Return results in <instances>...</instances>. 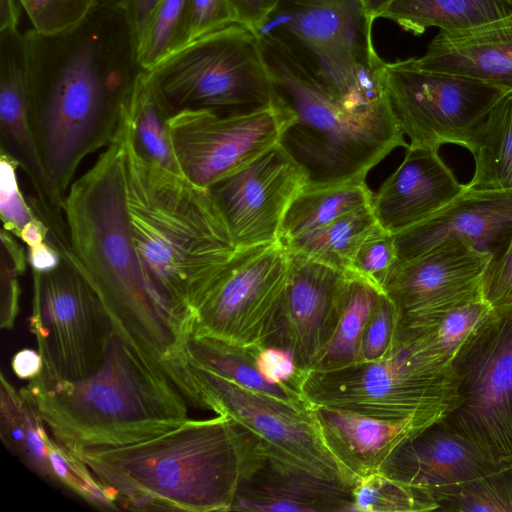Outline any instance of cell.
I'll return each instance as SVG.
<instances>
[{"label": "cell", "mask_w": 512, "mask_h": 512, "mask_svg": "<svg viewBox=\"0 0 512 512\" xmlns=\"http://www.w3.org/2000/svg\"><path fill=\"white\" fill-rule=\"evenodd\" d=\"M21 389L54 440L74 455L148 441L190 419L166 370L116 331L91 376L65 380L42 370Z\"/></svg>", "instance_id": "5b68a950"}, {"label": "cell", "mask_w": 512, "mask_h": 512, "mask_svg": "<svg viewBox=\"0 0 512 512\" xmlns=\"http://www.w3.org/2000/svg\"><path fill=\"white\" fill-rule=\"evenodd\" d=\"M372 194L365 179L324 187L306 186L288 206L278 241L284 245L346 213L371 205Z\"/></svg>", "instance_id": "f1b7e54d"}, {"label": "cell", "mask_w": 512, "mask_h": 512, "mask_svg": "<svg viewBox=\"0 0 512 512\" xmlns=\"http://www.w3.org/2000/svg\"><path fill=\"white\" fill-rule=\"evenodd\" d=\"M173 374L175 386L188 403L235 420L257 440L267 459L352 488L351 478L325 445L310 407L296 410L186 357L173 367Z\"/></svg>", "instance_id": "30bf717a"}, {"label": "cell", "mask_w": 512, "mask_h": 512, "mask_svg": "<svg viewBox=\"0 0 512 512\" xmlns=\"http://www.w3.org/2000/svg\"><path fill=\"white\" fill-rule=\"evenodd\" d=\"M64 214L70 257L115 331L168 372L184 359L191 326L155 290L136 250L126 203L122 121L113 141L70 186Z\"/></svg>", "instance_id": "7a4b0ae2"}, {"label": "cell", "mask_w": 512, "mask_h": 512, "mask_svg": "<svg viewBox=\"0 0 512 512\" xmlns=\"http://www.w3.org/2000/svg\"><path fill=\"white\" fill-rule=\"evenodd\" d=\"M405 150L401 164L371 200L377 223L393 235L422 222L465 187L437 149L408 145Z\"/></svg>", "instance_id": "7402d4cb"}, {"label": "cell", "mask_w": 512, "mask_h": 512, "mask_svg": "<svg viewBox=\"0 0 512 512\" xmlns=\"http://www.w3.org/2000/svg\"><path fill=\"white\" fill-rule=\"evenodd\" d=\"M0 142L32 188L27 201L51 235L65 236L64 201L52 186L38 152L29 113L28 62L24 33L0 31Z\"/></svg>", "instance_id": "ac0fdd59"}, {"label": "cell", "mask_w": 512, "mask_h": 512, "mask_svg": "<svg viewBox=\"0 0 512 512\" xmlns=\"http://www.w3.org/2000/svg\"><path fill=\"white\" fill-rule=\"evenodd\" d=\"M352 511L416 512L439 510L426 490L392 479L376 471L358 479L351 488Z\"/></svg>", "instance_id": "836d02e7"}, {"label": "cell", "mask_w": 512, "mask_h": 512, "mask_svg": "<svg viewBox=\"0 0 512 512\" xmlns=\"http://www.w3.org/2000/svg\"><path fill=\"white\" fill-rule=\"evenodd\" d=\"M306 186L304 171L278 143L208 189L241 250L278 241L288 206Z\"/></svg>", "instance_id": "e0dca14e"}, {"label": "cell", "mask_w": 512, "mask_h": 512, "mask_svg": "<svg viewBox=\"0 0 512 512\" xmlns=\"http://www.w3.org/2000/svg\"><path fill=\"white\" fill-rule=\"evenodd\" d=\"M460 405L444 420L493 466L512 464V306L494 310L452 360Z\"/></svg>", "instance_id": "8fae6325"}, {"label": "cell", "mask_w": 512, "mask_h": 512, "mask_svg": "<svg viewBox=\"0 0 512 512\" xmlns=\"http://www.w3.org/2000/svg\"><path fill=\"white\" fill-rule=\"evenodd\" d=\"M289 252L280 242L239 250L228 274L194 310L191 334L264 346L283 298Z\"/></svg>", "instance_id": "5bb4252c"}, {"label": "cell", "mask_w": 512, "mask_h": 512, "mask_svg": "<svg viewBox=\"0 0 512 512\" xmlns=\"http://www.w3.org/2000/svg\"><path fill=\"white\" fill-rule=\"evenodd\" d=\"M399 322V313L382 292L366 325L361 348V361L383 358L390 350Z\"/></svg>", "instance_id": "7bdbcfd3"}, {"label": "cell", "mask_w": 512, "mask_h": 512, "mask_svg": "<svg viewBox=\"0 0 512 512\" xmlns=\"http://www.w3.org/2000/svg\"><path fill=\"white\" fill-rule=\"evenodd\" d=\"M491 259L465 241L447 240L398 263L383 292L396 307L400 325L436 326L452 309L483 299Z\"/></svg>", "instance_id": "2e32d148"}, {"label": "cell", "mask_w": 512, "mask_h": 512, "mask_svg": "<svg viewBox=\"0 0 512 512\" xmlns=\"http://www.w3.org/2000/svg\"><path fill=\"white\" fill-rule=\"evenodd\" d=\"M126 203L141 263L164 302L192 329L194 310L239 249L210 190L141 156L125 116Z\"/></svg>", "instance_id": "3957f363"}, {"label": "cell", "mask_w": 512, "mask_h": 512, "mask_svg": "<svg viewBox=\"0 0 512 512\" xmlns=\"http://www.w3.org/2000/svg\"><path fill=\"white\" fill-rule=\"evenodd\" d=\"M512 15V0H393L379 18L420 35L430 27L459 31Z\"/></svg>", "instance_id": "4316f807"}, {"label": "cell", "mask_w": 512, "mask_h": 512, "mask_svg": "<svg viewBox=\"0 0 512 512\" xmlns=\"http://www.w3.org/2000/svg\"><path fill=\"white\" fill-rule=\"evenodd\" d=\"M383 83L392 113L411 146L469 147L487 113L509 91L467 77L385 62Z\"/></svg>", "instance_id": "4fadbf2b"}, {"label": "cell", "mask_w": 512, "mask_h": 512, "mask_svg": "<svg viewBox=\"0 0 512 512\" xmlns=\"http://www.w3.org/2000/svg\"><path fill=\"white\" fill-rule=\"evenodd\" d=\"M145 72L170 116L183 110L243 115L276 100L259 38L239 23L192 41Z\"/></svg>", "instance_id": "ba28073f"}, {"label": "cell", "mask_w": 512, "mask_h": 512, "mask_svg": "<svg viewBox=\"0 0 512 512\" xmlns=\"http://www.w3.org/2000/svg\"><path fill=\"white\" fill-rule=\"evenodd\" d=\"M439 505L443 511L512 512V464L445 495Z\"/></svg>", "instance_id": "e575fe53"}, {"label": "cell", "mask_w": 512, "mask_h": 512, "mask_svg": "<svg viewBox=\"0 0 512 512\" xmlns=\"http://www.w3.org/2000/svg\"><path fill=\"white\" fill-rule=\"evenodd\" d=\"M18 0H1V28H18L19 9Z\"/></svg>", "instance_id": "816d5d0a"}, {"label": "cell", "mask_w": 512, "mask_h": 512, "mask_svg": "<svg viewBox=\"0 0 512 512\" xmlns=\"http://www.w3.org/2000/svg\"><path fill=\"white\" fill-rule=\"evenodd\" d=\"M419 70L452 74L512 91V15L459 31H440L421 57L404 60Z\"/></svg>", "instance_id": "cb8c5ba5"}, {"label": "cell", "mask_w": 512, "mask_h": 512, "mask_svg": "<svg viewBox=\"0 0 512 512\" xmlns=\"http://www.w3.org/2000/svg\"><path fill=\"white\" fill-rule=\"evenodd\" d=\"M493 312L494 309L481 299L452 309L436 326L418 328L421 329L428 349L452 363L462 344Z\"/></svg>", "instance_id": "d590c367"}, {"label": "cell", "mask_w": 512, "mask_h": 512, "mask_svg": "<svg viewBox=\"0 0 512 512\" xmlns=\"http://www.w3.org/2000/svg\"><path fill=\"white\" fill-rule=\"evenodd\" d=\"M237 23L256 31L262 26L277 0H232Z\"/></svg>", "instance_id": "bcb514c9"}, {"label": "cell", "mask_w": 512, "mask_h": 512, "mask_svg": "<svg viewBox=\"0 0 512 512\" xmlns=\"http://www.w3.org/2000/svg\"><path fill=\"white\" fill-rule=\"evenodd\" d=\"M256 366L262 377L268 382L299 391L303 373L298 369L292 355L285 349L276 346H261L256 355Z\"/></svg>", "instance_id": "f6af8a7d"}, {"label": "cell", "mask_w": 512, "mask_h": 512, "mask_svg": "<svg viewBox=\"0 0 512 512\" xmlns=\"http://www.w3.org/2000/svg\"><path fill=\"white\" fill-rule=\"evenodd\" d=\"M497 467L442 420L401 444L380 471L392 479L428 491L439 504L445 495Z\"/></svg>", "instance_id": "44dd1931"}, {"label": "cell", "mask_w": 512, "mask_h": 512, "mask_svg": "<svg viewBox=\"0 0 512 512\" xmlns=\"http://www.w3.org/2000/svg\"><path fill=\"white\" fill-rule=\"evenodd\" d=\"M452 239L497 258L512 239V188L464 189L422 222L394 234L398 263Z\"/></svg>", "instance_id": "ffe728a7"}, {"label": "cell", "mask_w": 512, "mask_h": 512, "mask_svg": "<svg viewBox=\"0 0 512 512\" xmlns=\"http://www.w3.org/2000/svg\"><path fill=\"white\" fill-rule=\"evenodd\" d=\"M276 97L295 120L281 147L302 168L308 187L366 179L396 147H408L387 98L352 100L329 90L280 40L258 36Z\"/></svg>", "instance_id": "8992f818"}, {"label": "cell", "mask_w": 512, "mask_h": 512, "mask_svg": "<svg viewBox=\"0 0 512 512\" xmlns=\"http://www.w3.org/2000/svg\"><path fill=\"white\" fill-rule=\"evenodd\" d=\"M365 10L374 22L393 0H361Z\"/></svg>", "instance_id": "f5cc1de1"}, {"label": "cell", "mask_w": 512, "mask_h": 512, "mask_svg": "<svg viewBox=\"0 0 512 512\" xmlns=\"http://www.w3.org/2000/svg\"><path fill=\"white\" fill-rule=\"evenodd\" d=\"M373 21L361 0H277L255 33L284 43L331 91L376 103L386 99Z\"/></svg>", "instance_id": "9c48e42d"}, {"label": "cell", "mask_w": 512, "mask_h": 512, "mask_svg": "<svg viewBox=\"0 0 512 512\" xmlns=\"http://www.w3.org/2000/svg\"><path fill=\"white\" fill-rule=\"evenodd\" d=\"M159 1L160 0H122L121 8L128 20L135 48Z\"/></svg>", "instance_id": "7dc6e473"}, {"label": "cell", "mask_w": 512, "mask_h": 512, "mask_svg": "<svg viewBox=\"0 0 512 512\" xmlns=\"http://www.w3.org/2000/svg\"><path fill=\"white\" fill-rule=\"evenodd\" d=\"M18 164L4 151L0 153V214L3 228L19 238L23 227L35 218L19 189Z\"/></svg>", "instance_id": "b9f144b4"}, {"label": "cell", "mask_w": 512, "mask_h": 512, "mask_svg": "<svg viewBox=\"0 0 512 512\" xmlns=\"http://www.w3.org/2000/svg\"><path fill=\"white\" fill-rule=\"evenodd\" d=\"M32 29L43 36L67 34L78 28L98 0H18Z\"/></svg>", "instance_id": "74e56055"}, {"label": "cell", "mask_w": 512, "mask_h": 512, "mask_svg": "<svg viewBox=\"0 0 512 512\" xmlns=\"http://www.w3.org/2000/svg\"><path fill=\"white\" fill-rule=\"evenodd\" d=\"M397 264L394 235L377 223L356 249L348 274L368 281L383 292Z\"/></svg>", "instance_id": "f35d334b"}, {"label": "cell", "mask_w": 512, "mask_h": 512, "mask_svg": "<svg viewBox=\"0 0 512 512\" xmlns=\"http://www.w3.org/2000/svg\"><path fill=\"white\" fill-rule=\"evenodd\" d=\"M288 252L283 298L274 331L264 346L288 351L303 373L311 369L337 327L347 274Z\"/></svg>", "instance_id": "d6986e66"}, {"label": "cell", "mask_w": 512, "mask_h": 512, "mask_svg": "<svg viewBox=\"0 0 512 512\" xmlns=\"http://www.w3.org/2000/svg\"><path fill=\"white\" fill-rule=\"evenodd\" d=\"M452 363L397 330L387 354L332 370L303 373L299 391L314 406L353 410L382 419L444 420L461 403Z\"/></svg>", "instance_id": "52a82bcc"}, {"label": "cell", "mask_w": 512, "mask_h": 512, "mask_svg": "<svg viewBox=\"0 0 512 512\" xmlns=\"http://www.w3.org/2000/svg\"><path fill=\"white\" fill-rule=\"evenodd\" d=\"M76 456L120 508L195 512L230 511L240 481L267 459L252 434L226 415Z\"/></svg>", "instance_id": "277c9868"}, {"label": "cell", "mask_w": 512, "mask_h": 512, "mask_svg": "<svg viewBox=\"0 0 512 512\" xmlns=\"http://www.w3.org/2000/svg\"><path fill=\"white\" fill-rule=\"evenodd\" d=\"M25 34L30 121L44 170L65 198L83 160L114 139L140 68L123 9L98 3L75 30Z\"/></svg>", "instance_id": "6da1fadb"}, {"label": "cell", "mask_w": 512, "mask_h": 512, "mask_svg": "<svg viewBox=\"0 0 512 512\" xmlns=\"http://www.w3.org/2000/svg\"><path fill=\"white\" fill-rule=\"evenodd\" d=\"M49 272L32 271L29 318L43 371L65 380L91 376L101 365L115 332L99 297L70 255Z\"/></svg>", "instance_id": "7c38bea8"}, {"label": "cell", "mask_w": 512, "mask_h": 512, "mask_svg": "<svg viewBox=\"0 0 512 512\" xmlns=\"http://www.w3.org/2000/svg\"><path fill=\"white\" fill-rule=\"evenodd\" d=\"M187 0H160L136 45L140 69L149 70L168 55L179 35Z\"/></svg>", "instance_id": "8d00e7d4"}, {"label": "cell", "mask_w": 512, "mask_h": 512, "mask_svg": "<svg viewBox=\"0 0 512 512\" xmlns=\"http://www.w3.org/2000/svg\"><path fill=\"white\" fill-rule=\"evenodd\" d=\"M122 112L130 128L132 142L141 156L181 174L170 140L168 119L171 116L155 97L145 70L140 69L136 75Z\"/></svg>", "instance_id": "4dcf8cb0"}, {"label": "cell", "mask_w": 512, "mask_h": 512, "mask_svg": "<svg viewBox=\"0 0 512 512\" xmlns=\"http://www.w3.org/2000/svg\"><path fill=\"white\" fill-rule=\"evenodd\" d=\"M294 120L291 110L276 97L271 106L243 115L179 111L168 119V126L181 174L208 188L278 144Z\"/></svg>", "instance_id": "9a60e30c"}, {"label": "cell", "mask_w": 512, "mask_h": 512, "mask_svg": "<svg viewBox=\"0 0 512 512\" xmlns=\"http://www.w3.org/2000/svg\"><path fill=\"white\" fill-rule=\"evenodd\" d=\"M467 150L475 164L469 186L512 188V91L487 113Z\"/></svg>", "instance_id": "f546056e"}, {"label": "cell", "mask_w": 512, "mask_h": 512, "mask_svg": "<svg viewBox=\"0 0 512 512\" xmlns=\"http://www.w3.org/2000/svg\"><path fill=\"white\" fill-rule=\"evenodd\" d=\"M310 408L325 445L353 484L379 471L401 444L433 425L417 418L382 419L337 407Z\"/></svg>", "instance_id": "603a6c76"}, {"label": "cell", "mask_w": 512, "mask_h": 512, "mask_svg": "<svg viewBox=\"0 0 512 512\" xmlns=\"http://www.w3.org/2000/svg\"><path fill=\"white\" fill-rule=\"evenodd\" d=\"M27 258L32 271L39 273L55 269L61 261L58 251L46 241L28 247Z\"/></svg>", "instance_id": "681fc988"}, {"label": "cell", "mask_w": 512, "mask_h": 512, "mask_svg": "<svg viewBox=\"0 0 512 512\" xmlns=\"http://www.w3.org/2000/svg\"><path fill=\"white\" fill-rule=\"evenodd\" d=\"M376 224L372 207L368 205L296 237L284 246L289 251L348 274L356 249Z\"/></svg>", "instance_id": "d6a6232c"}, {"label": "cell", "mask_w": 512, "mask_h": 512, "mask_svg": "<svg viewBox=\"0 0 512 512\" xmlns=\"http://www.w3.org/2000/svg\"><path fill=\"white\" fill-rule=\"evenodd\" d=\"M381 293L368 281L347 274L337 327L310 370H332L361 361L364 331Z\"/></svg>", "instance_id": "1f68e13d"}, {"label": "cell", "mask_w": 512, "mask_h": 512, "mask_svg": "<svg viewBox=\"0 0 512 512\" xmlns=\"http://www.w3.org/2000/svg\"><path fill=\"white\" fill-rule=\"evenodd\" d=\"M260 347L190 335L185 343V357L189 362L247 390L272 397L296 410L308 409L310 405L298 390L270 383L262 377L256 366Z\"/></svg>", "instance_id": "484cf974"}, {"label": "cell", "mask_w": 512, "mask_h": 512, "mask_svg": "<svg viewBox=\"0 0 512 512\" xmlns=\"http://www.w3.org/2000/svg\"><path fill=\"white\" fill-rule=\"evenodd\" d=\"M46 234V227L38 218L35 217L23 227L20 232L19 239L30 247L45 241Z\"/></svg>", "instance_id": "f907efd6"}, {"label": "cell", "mask_w": 512, "mask_h": 512, "mask_svg": "<svg viewBox=\"0 0 512 512\" xmlns=\"http://www.w3.org/2000/svg\"><path fill=\"white\" fill-rule=\"evenodd\" d=\"M234 23L237 17L232 0H187L182 26L171 52Z\"/></svg>", "instance_id": "60d3db41"}, {"label": "cell", "mask_w": 512, "mask_h": 512, "mask_svg": "<svg viewBox=\"0 0 512 512\" xmlns=\"http://www.w3.org/2000/svg\"><path fill=\"white\" fill-rule=\"evenodd\" d=\"M351 487L266 459L239 483L230 511L351 512Z\"/></svg>", "instance_id": "d4e9b609"}, {"label": "cell", "mask_w": 512, "mask_h": 512, "mask_svg": "<svg viewBox=\"0 0 512 512\" xmlns=\"http://www.w3.org/2000/svg\"><path fill=\"white\" fill-rule=\"evenodd\" d=\"M0 435L4 445L39 476L51 480L53 437L27 394L0 376Z\"/></svg>", "instance_id": "83f0119b"}, {"label": "cell", "mask_w": 512, "mask_h": 512, "mask_svg": "<svg viewBox=\"0 0 512 512\" xmlns=\"http://www.w3.org/2000/svg\"><path fill=\"white\" fill-rule=\"evenodd\" d=\"M43 365L41 353L29 348L16 352L11 361L12 370L19 379L36 378L41 373Z\"/></svg>", "instance_id": "c3c4849f"}, {"label": "cell", "mask_w": 512, "mask_h": 512, "mask_svg": "<svg viewBox=\"0 0 512 512\" xmlns=\"http://www.w3.org/2000/svg\"><path fill=\"white\" fill-rule=\"evenodd\" d=\"M1 307L0 326L12 329L19 312V277L25 272L28 258L16 237L1 230Z\"/></svg>", "instance_id": "ab89813d"}, {"label": "cell", "mask_w": 512, "mask_h": 512, "mask_svg": "<svg viewBox=\"0 0 512 512\" xmlns=\"http://www.w3.org/2000/svg\"><path fill=\"white\" fill-rule=\"evenodd\" d=\"M482 297L494 310L512 306V239L505 250L490 261L483 277Z\"/></svg>", "instance_id": "ee69618b"}]
</instances>
